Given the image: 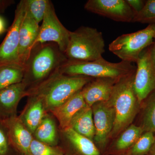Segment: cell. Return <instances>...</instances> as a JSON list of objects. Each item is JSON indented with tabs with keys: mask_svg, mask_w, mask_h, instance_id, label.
Returning a JSON list of instances; mask_svg holds the SVG:
<instances>
[{
	"mask_svg": "<svg viewBox=\"0 0 155 155\" xmlns=\"http://www.w3.org/2000/svg\"><path fill=\"white\" fill-rule=\"evenodd\" d=\"M13 147L19 155H28L33 136L25 127L19 116L3 119Z\"/></svg>",
	"mask_w": 155,
	"mask_h": 155,
	"instance_id": "cell-13",
	"label": "cell"
},
{
	"mask_svg": "<svg viewBox=\"0 0 155 155\" xmlns=\"http://www.w3.org/2000/svg\"><path fill=\"white\" fill-rule=\"evenodd\" d=\"M61 130L65 155H104L93 141L67 127Z\"/></svg>",
	"mask_w": 155,
	"mask_h": 155,
	"instance_id": "cell-12",
	"label": "cell"
},
{
	"mask_svg": "<svg viewBox=\"0 0 155 155\" xmlns=\"http://www.w3.org/2000/svg\"><path fill=\"white\" fill-rule=\"evenodd\" d=\"M0 155H19L12 146L8 128L2 119H0Z\"/></svg>",
	"mask_w": 155,
	"mask_h": 155,
	"instance_id": "cell-28",
	"label": "cell"
},
{
	"mask_svg": "<svg viewBox=\"0 0 155 155\" xmlns=\"http://www.w3.org/2000/svg\"><path fill=\"white\" fill-rule=\"evenodd\" d=\"M135 72L118 79L109 100L115 111V123L110 137L112 140L132 124L141 105L134 87Z\"/></svg>",
	"mask_w": 155,
	"mask_h": 155,
	"instance_id": "cell-2",
	"label": "cell"
},
{
	"mask_svg": "<svg viewBox=\"0 0 155 155\" xmlns=\"http://www.w3.org/2000/svg\"><path fill=\"white\" fill-rule=\"evenodd\" d=\"M95 134L94 142L104 155L110 143L115 120V109L111 103L99 102L92 106Z\"/></svg>",
	"mask_w": 155,
	"mask_h": 155,
	"instance_id": "cell-8",
	"label": "cell"
},
{
	"mask_svg": "<svg viewBox=\"0 0 155 155\" xmlns=\"http://www.w3.org/2000/svg\"><path fill=\"white\" fill-rule=\"evenodd\" d=\"M24 112L19 116L25 127L33 135L46 114L43 96L34 93Z\"/></svg>",
	"mask_w": 155,
	"mask_h": 155,
	"instance_id": "cell-17",
	"label": "cell"
},
{
	"mask_svg": "<svg viewBox=\"0 0 155 155\" xmlns=\"http://www.w3.org/2000/svg\"><path fill=\"white\" fill-rule=\"evenodd\" d=\"M137 67L133 63L121 61L111 63L102 58L92 61H68L58 72L69 75H81L92 78H110L119 79L131 72Z\"/></svg>",
	"mask_w": 155,
	"mask_h": 155,
	"instance_id": "cell-5",
	"label": "cell"
},
{
	"mask_svg": "<svg viewBox=\"0 0 155 155\" xmlns=\"http://www.w3.org/2000/svg\"></svg>",
	"mask_w": 155,
	"mask_h": 155,
	"instance_id": "cell-35",
	"label": "cell"
},
{
	"mask_svg": "<svg viewBox=\"0 0 155 155\" xmlns=\"http://www.w3.org/2000/svg\"><path fill=\"white\" fill-rule=\"evenodd\" d=\"M14 3L13 1L0 0V13H3L9 6Z\"/></svg>",
	"mask_w": 155,
	"mask_h": 155,
	"instance_id": "cell-30",
	"label": "cell"
},
{
	"mask_svg": "<svg viewBox=\"0 0 155 155\" xmlns=\"http://www.w3.org/2000/svg\"><path fill=\"white\" fill-rule=\"evenodd\" d=\"M134 14H137L143 8L146 2L142 0H126Z\"/></svg>",
	"mask_w": 155,
	"mask_h": 155,
	"instance_id": "cell-29",
	"label": "cell"
},
{
	"mask_svg": "<svg viewBox=\"0 0 155 155\" xmlns=\"http://www.w3.org/2000/svg\"><path fill=\"white\" fill-rule=\"evenodd\" d=\"M84 8L117 22H132L134 15L126 0H89Z\"/></svg>",
	"mask_w": 155,
	"mask_h": 155,
	"instance_id": "cell-11",
	"label": "cell"
},
{
	"mask_svg": "<svg viewBox=\"0 0 155 155\" xmlns=\"http://www.w3.org/2000/svg\"><path fill=\"white\" fill-rule=\"evenodd\" d=\"M150 48L151 56L153 62L155 66V42L153 45L152 46L150 47Z\"/></svg>",
	"mask_w": 155,
	"mask_h": 155,
	"instance_id": "cell-32",
	"label": "cell"
},
{
	"mask_svg": "<svg viewBox=\"0 0 155 155\" xmlns=\"http://www.w3.org/2000/svg\"><path fill=\"white\" fill-rule=\"evenodd\" d=\"M35 46L45 43H54L65 53L69 44L70 31L60 21L52 3L48 1L46 10Z\"/></svg>",
	"mask_w": 155,
	"mask_h": 155,
	"instance_id": "cell-7",
	"label": "cell"
},
{
	"mask_svg": "<svg viewBox=\"0 0 155 155\" xmlns=\"http://www.w3.org/2000/svg\"><path fill=\"white\" fill-rule=\"evenodd\" d=\"M93 78L81 75H64L58 72L36 88L31 90L29 94H41L46 110L51 111L82 90Z\"/></svg>",
	"mask_w": 155,
	"mask_h": 155,
	"instance_id": "cell-3",
	"label": "cell"
},
{
	"mask_svg": "<svg viewBox=\"0 0 155 155\" xmlns=\"http://www.w3.org/2000/svg\"><path fill=\"white\" fill-rule=\"evenodd\" d=\"M149 155H155V140L153 144L152 147L150 151Z\"/></svg>",
	"mask_w": 155,
	"mask_h": 155,
	"instance_id": "cell-33",
	"label": "cell"
},
{
	"mask_svg": "<svg viewBox=\"0 0 155 155\" xmlns=\"http://www.w3.org/2000/svg\"><path fill=\"white\" fill-rule=\"evenodd\" d=\"M35 139L49 145L58 146V135L55 123L48 114H46L33 134Z\"/></svg>",
	"mask_w": 155,
	"mask_h": 155,
	"instance_id": "cell-21",
	"label": "cell"
},
{
	"mask_svg": "<svg viewBox=\"0 0 155 155\" xmlns=\"http://www.w3.org/2000/svg\"><path fill=\"white\" fill-rule=\"evenodd\" d=\"M144 132L140 126L131 124L109 144L104 155H122L127 153Z\"/></svg>",
	"mask_w": 155,
	"mask_h": 155,
	"instance_id": "cell-18",
	"label": "cell"
},
{
	"mask_svg": "<svg viewBox=\"0 0 155 155\" xmlns=\"http://www.w3.org/2000/svg\"><path fill=\"white\" fill-rule=\"evenodd\" d=\"M86 106L81 90L64 104L50 112L59 121L60 128L62 130L69 127L72 118Z\"/></svg>",
	"mask_w": 155,
	"mask_h": 155,
	"instance_id": "cell-19",
	"label": "cell"
},
{
	"mask_svg": "<svg viewBox=\"0 0 155 155\" xmlns=\"http://www.w3.org/2000/svg\"></svg>",
	"mask_w": 155,
	"mask_h": 155,
	"instance_id": "cell-36",
	"label": "cell"
},
{
	"mask_svg": "<svg viewBox=\"0 0 155 155\" xmlns=\"http://www.w3.org/2000/svg\"><path fill=\"white\" fill-rule=\"evenodd\" d=\"M154 140L153 133L143 132L127 152L130 155H148Z\"/></svg>",
	"mask_w": 155,
	"mask_h": 155,
	"instance_id": "cell-24",
	"label": "cell"
},
{
	"mask_svg": "<svg viewBox=\"0 0 155 155\" xmlns=\"http://www.w3.org/2000/svg\"><path fill=\"white\" fill-rule=\"evenodd\" d=\"M6 29L5 22V20L0 16V35L5 32Z\"/></svg>",
	"mask_w": 155,
	"mask_h": 155,
	"instance_id": "cell-31",
	"label": "cell"
},
{
	"mask_svg": "<svg viewBox=\"0 0 155 155\" xmlns=\"http://www.w3.org/2000/svg\"><path fill=\"white\" fill-rule=\"evenodd\" d=\"M105 42L102 33L95 28L81 26L70 31L65 55L69 61H92L103 58Z\"/></svg>",
	"mask_w": 155,
	"mask_h": 155,
	"instance_id": "cell-4",
	"label": "cell"
},
{
	"mask_svg": "<svg viewBox=\"0 0 155 155\" xmlns=\"http://www.w3.org/2000/svg\"><path fill=\"white\" fill-rule=\"evenodd\" d=\"M24 67L19 65H7L0 67V90L12 84L22 82L24 78Z\"/></svg>",
	"mask_w": 155,
	"mask_h": 155,
	"instance_id": "cell-22",
	"label": "cell"
},
{
	"mask_svg": "<svg viewBox=\"0 0 155 155\" xmlns=\"http://www.w3.org/2000/svg\"><path fill=\"white\" fill-rule=\"evenodd\" d=\"M68 127L93 141L95 128L91 107L87 105L79 111L72 118Z\"/></svg>",
	"mask_w": 155,
	"mask_h": 155,
	"instance_id": "cell-20",
	"label": "cell"
},
{
	"mask_svg": "<svg viewBox=\"0 0 155 155\" xmlns=\"http://www.w3.org/2000/svg\"><path fill=\"white\" fill-rule=\"evenodd\" d=\"M122 155H130L129 154V153H128V152H127V153H125L124 154H123Z\"/></svg>",
	"mask_w": 155,
	"mask_h": 155,
	"instance_id": "cell-34",
	"label": "cell"
},
{
	"mask_svg": "<svg viewBox=\"0 0 155 155\" xmlns=\"http://www.w3.org/2000/svg\"><path fill=\"white\" fill-rule=\"evenodd\" d=\"M25 11L37 23L42 21L48 0H24Z\"/></svg>",
	"mask_w": 155,
	"mask_h": 155,
	"instance_id": "cell-26",
	"label": "cell"
},
{
	"mask_svg": "<svg viewBox=\"0 0 155 155\" xmlns=\"http://www.w3.org/2000/svg\"><path fill=\"white\" fill-rule=\"evenodd\" d=\"M118 79L110 78H93L81 90L87 105L91 107L96 103L109 101Z\"/></svg>",
	"mask_w": 155,
	"mask_h": 155,
	"instance_id": "cell-14",
	"label": "cell"
},
{
	"mask_svg": "<svg viewBox=\"0 0 155 155\" xmlns=\"http://www.w3.org/2000/svg\"><path fill=\"white\" fill-rule=\"evenodd\" d=\"M140 127L144 132L155 133V90L146 99ZM144 100V101H145Z\"/></svg>",
	"mask_w": 155,
	"mask_h": 155,
	"instance_id": "cell-23",
	"label": "cell"
},
{
	"mask_svg": "<svg viewBox=\"0 0 155 155\" xmlns=\"http://www.w3.org/2000/svg\"><path fill=\"white\" fill-rule=\"evenodd\" d=\"M136 63L134 87L139 103L141 104L155 90V66L150 47L141 53Z\"/></svg>",
	"mask_w": 155,
	"mask_h": 155,
	"instance_id": "cell-10",
	"label": "cell"
},
{
	"mask_svg": "<svg viewBox=\"0 0 155 155\" xmlns=\"http://www.w3.org/2000/svg\"><path fill=\"white\" fill-rule=\"evenodd\" d=\"M154 39L155 24H150L144 29L118 37L109 45V49L122 61L137 63L141 53Z\"/></svg>",
	"mask_w": 155,
	"mask_h": 155,
	"instance_id": "cell-6",
	"label": "cell"
},
{
	"mask_svg": "<svg viewBox=\"0 0 155 155\" xmlns=\"http://www.w3.org/2000/svg\"><path fill=\"white\" fill-rule=\"evenodd\" d=\"M39 29L38 23L25 11L19 30L18 51L19 62L24 67L34 47Z\"/></svg>",
	"mask_w": 155,
	"mask_h": 155,
	"instance_id": "cell-15",
	"label": "cell"
},
{
	"mask_svg": "<svg viewBox=\"0 0 155 155\" xmlns=\"http://www.w3.org/2000/svg\"><path fill=\"white\" fill-rule=\"evenodd\" d=\"M68 61L65 54L54 43L36 45L24 66L23 81L27 86L40 83L41 84L58 72Z\"/></svg>",
	"mask_w": 155,
	"mask_h": 155,
	"instance_id": "cell-1",
	"label": "cell"
},
{
	"mask_svg": "<svg viewBox=\"0 0 155 155\" xmlns=\"http://www.w3.org/2000/svg\"><path fill=\"white\" fill-rule=\"evenodd\" d=\"M155 24V0H148L143 8L134 15L132 22Z\"/></svg>",
	"mask_w": 155,
	"mask_h": 155,
	"instance_id": "cell-27",
	"label": "cell"
},
{
	"mask_svg": "<svg viewBox=\"0 0 155 155\" xmlns=\"http://www.w3.org/2000/svg\"><path fill=\"white\" fill-rule=\"evenodd\" d=\"M27 87V84L22 81L0 90V119L17 116L18 103L22 97L28 95Z\"/></svg>",
	"mask_w": 155,
	"mask_h": 155,
	"instance_id": "cell-16",
	"label": "cell"
},
{
	"mask_svg": "<svg viewBox=\"0 0 155 155\" xmlns=\"http://www.w3.org/2000/svg\"><path fill=\"white\" fill-rule=\"evenodd\" d=\"M65 153L61 146H53L37 140H32L28 155H64Z\"/></svg>",
	"mask_w": 155,
	"mask_h": 155,
	"instance_id": "cell-25",
	"label": "cell"
},
{
	"mask_svg": "<svg viewBox=\"0 0 155 155\" xmlns=\"http://www.w3.org/2000/svg\"><path fill=\"white\" fill-rule=\"evenodd\" d=\"M25 14V1L22 0L17 5L13 23L0 45V67L7 65L23 66L19 62L18 51L19 30Z\"/></svg>",
	"mask_w": 155,
	"mask_h": 155,
	"instance_id": "cell-9",
	"label": "cell"
}]
</instances>
